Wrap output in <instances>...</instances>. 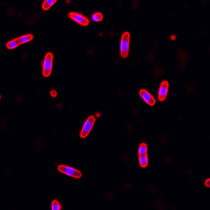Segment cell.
Masks as SVG:
<instances>
[{
	"mask_svg": "<svg viewBox=\"0 0 210 210\" xmlns=\"http://www.w3.org/2000/svg\"><path fill=\"white\" fill-rule=\"evenodd\" d=\"M130 37V34L128 32H125L122 35L120 47L122 58H126L129 54Z\"/></svg>",
	"mask_w": 210,
	"mask_h": 210,
	"instance_id": "obj_1",
	"label": "cell"
},
{
	"mask_svg": "<svg viewBox=\"0 0 210 210\" xmlns=\"http://www.w3.org/2000/svg\"><path fill=\"white\" fill-rule=\"evenodd\" d=\"M52 60H53V55L50 52L46 53L45 58L44 59L43 64V75L45 77L50 76L52 69Z\"/></svg>",
	"mask_w": 210,
	"mask_h": 210,
	"instance_id": "obj_2",
	"label": "cell"
},
{
	"mask_svg": "<svg viewBox=\"0 0 210 210\" xmlns=\"http://www.w3.org/2000/svg\"><path fill=\"white\" fill-rule=\"evenodd\" d=\"M58 170L63 174H66L69 177H73L76 179L81 178L82 175L81 172L74 168L68 165H61L58 167Z\"/></svg>",
	"mask_w": 210,
	"mask_h": 210,
	"instance_id": "obj_3",
	"label": "cell"
},
{
	"mask_svg": "<svg viewBox=\"0 0 210 210\" xmlns=\"http://www.w3.org/2000/svg\"><path fill=\"white\" fill-rule=\"evenodd\" d=\"M95 120V117L93 116H91L88 117V118L85 122L80 133V137L81 138H85L88 135L93 127Z\"/></svg>",
	"mask_w": 210,
	"mask_h": 210,
	"instance_id": "obj_4",
	"label": "cell"
},
{
	"mask_svg": "<svg viewBox=\"0 0 210 210\" xmlns=\"http://www.w3.org/2000/svg\"><path fill=\"white\" fill-rule=\"evenodd\" d=\"M68 17L70 19H73L74 21L83 26H87L89 23L88 19L81 14L76 12H69Z\"/></svg>",
	"mask_w": 210,
	"mask_h": 210,
	"instance_id": "obj_5",
	"label": "cell"
},
{
	"mask_svg": "<svg viewBox=\"0 0 210 210\" xmlns=\"http://www.w3.org/2000/svg\"><path fill=\"white\" fill-rule=\"evenodd\" d=\"M169 84L167 81H163L160 84L158 91V99L160 101L165 100L169 91Z\"/></svg>",
	"mask_w": 210,
	"mask_h": 210,
	"instance_id": "obj_6",
	"label": "cell"
},
{
	"mask_svg": "<svg viewBox=\"0 0 210 210\" xmlns=\"http://www.w3.org/2000/svg\"><path fill=\"white\" fill-rule=\"evenodd\" d=\"M139 95L147 104L152 106L155 105V100L151 94L145 89H141L139 91Z\"/></svg>",
	"mask_w": 210,
	"mask_h": 210,
	"instance_id": "obj_7",
	"label": "cell"
},
{
	"mask_svg": "<svg viewBox=\"0 0 210 210\" xmlns=\"http://www.w3.org/2000/svg\"><path fill=\"white\" fill-rule=\"evenodd\" d=\"M21 44L20 43L19 38H16L12 41H9L6 43V47L9 50H12L17 48Z\"/></svg>",
	"mask_w": 210,
	"mask_h": 210,
	"instance_id": "obj_8",
	"label": "cell"
},
{
	"mask_svg": "<svg viewBox=\"0 0 210 210\" xmlns=\"http://www.w3.org/2000/svg\"><path fill=\"white\" fill-rule=\"evenodd\" d=\"M139 161L141 167L143 168L147 167L148 165V154L139 156Z\"/></svg>",
	"mask_w": 210,
	"mask_h": 210,
	"instance_id": "obj_9",
	"label": "cell"
},
{
	"mask_svg": "<svg viewBox=\"0 0 210 210\" xmlns=\"http://www.w3.org/2000/svg\"><path fill=\"white\" fill-rule=\"evenodd\" d=\"M33 36L31 34L22 35V36H20L19 37V42H20V43L21 44H22L27 43L29 41H32L33 40Z\"/></svg>",
	"mask_w": 210,
	"mask_h": 210,
	"instance_id": "obj_10",
	"label": "cell"
},
{
	"mask_svg": "<svg viewBox=\"0 0 210 210\" xmlns=\"http://www.w3.org/2000/svg\"><path fill=\"white\" fill-rule=\"evenodd\" d=\"M56 2L57 0H45L42 5V9L44 10H48Z\"/></svg>",
	"mask_w": 210,
	"mask_h": 210,
	"instance_id": "obj_11",
	"label": "cell"
},
{
	"mask_svg": "<svg viewBox=\"0 0 210 210\" xmlns=\"http://www.w3.org/2000/svg\"><path fill=\"white\" fill-rule=\"evenodd\" d=\"M147 151H148V147L146 143H141L140 146H139L138 149L139 156L145 155L147 154Z\"/></svg>",
	"mask_w": 210,
	"mask_h": 210,
	"instance_id": "obj_12",
	"label": "cell"
},
{
	"mask_svg": "<svg viewBox=\"0 0 210 210\" xmlns=\"http://www.w3.org/2000/svg\"><path fill=\"white\" fill-rule=\"evenodd\" d=\"M91 19L94 22H100L103 19V15L100 12H96L91 15Z\"/></svg>",
	"mask_w": 210,
	"mask_h": 210,
	"instance_id": "obj_13",
	"label": "cell"
},
{
	"mask_svg": "<svg viewBox=\"0 0 210 210\" xmlns=\"http://www.w3.org/2000/svg\"><path fill=\"white\" fill-rule=\"evenodd\" d=\"M51 209L52 210H60L62 209V206L60 204L58 200H54L52 202Z\"/></svg>",
	"mask_w": 210,
	"mask_h": 210,
	"instance_id": "obj_14",
	"label": "cell"
},
{
	"mask_svg": "<svg viewBox=\"0 0 210 210\" xmlns=\"http://www.w3.org/2000/svg\"><path fill=\"white\" fill-rule=\"evenodd\" d=\"M50 95L52 97H56V96L58 95V93H57V91L55 90H52L50 91Z\"/></svg>",
	"mask_w": 210,
	"mask_h": 210,
	"instance_id": "obj_15",
	"label": "cell"
},
{
	"mask_svg": "<svg viewBox=\"0 0 210 210\" xmlns=\"http://www.w3.org/2000/svg\"><path fill=\"white\" fill-rule=\"evenodd\" d=\"M205 186L207 188H210V179H208L205 181Z\"/></svg>",
	"mask_w": 210,
	"mask_h": 210,
	"instance_id": "obj_16",
	"label": "cell"
}]
</instances>
